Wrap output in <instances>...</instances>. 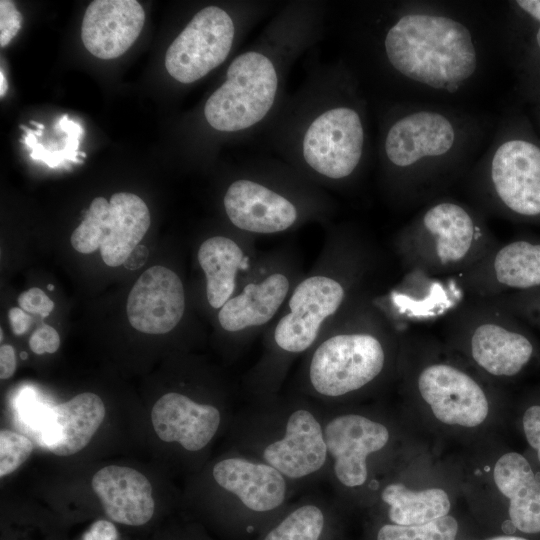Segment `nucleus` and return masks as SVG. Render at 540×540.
I'll use <instances>...</instances> for the list:
<instances>
[{
	"label": "nucleus",
	"instance_id": "obj_9",
	"mask_svg": "<svg viewBox=\"0 0 540 540\" xmlns=\"http://www.w3.org/2000/svg\"><path fill=\"white\" fill-rule=\"evenodd\" d=\"M484 200L504 214L540 219V148L513 139L495 151L482 184Z\"/></svg>",
	"mask_w": 540,
	"mask_h": 540
},
{
	"label": "nucleus",
	"instance_id": "obj_31",
	"mask_svg": "<svg viewBox=\"0 0 540 540\" xmlns=\"http://www.w3.org/2000/svg\"><path fill=\"white\" fill-rule=\"evenodd\" d=\"M22 15L9 0L0 1V46H7L21 29Z\"/></svg>",
	"mask_w": 540,
	"mask_h": 540
},
{
	"label": "nucleus",
	"instance_id": "obj_34",
	"mask_svg": "<svg viewBox=\"0 0 540 540\" xmlns=\"http://www.w3.org/2000/svg\"><path fill=\"white\" fill-rule=\"evenodd\" d=\"M118 532L113 523L97 520L84 533L83 540H117Z\"/></svg>",
	"mask_w": 540,
	"mask_h": 540
},
{
	"label": "nucleus",
	"instance_id": "obj_20",
	"mask_svg": "<svg viewBox=\"0 0 540 540\" xmlns=\"http://www.w3.org/2000/svg\"><path fill=\"white\" fill-rule=\"evenodd\" d=\"M91 485L112 521L140 526L152 518L155 510L152 485L141 472L108 465L93 475Z\"/></svg>",
	"mask_w": 540,
	"mask_h": 540
},
{
	"label": "nucleus",
	"instance_id": "obj_23",
	"mask_svg": "<svg viewBox=\"0 0 540 540\" xmlns=\"http://www.w3.org/2000/svg\"><path fill=\"white\" fill-rule=\"evenodd\" d=\"M198 262L206 277V296L211 307H221L231 298L239 269L244 268V253L231 238L214 236L200 246Z\"/></svg>",
	"mask_w": 540,
	"mask_h": 540
},
{
	"label": "nucleus",
	"instance_id": "obj_19",
	"mask_svg": "<svg viewBox=\"0 0 540 540\" xmlns=\"http://www.w3.org/2000/svg\"><path fill=\"white\" fill-rule=\"evenodd\" d=\"M105 414L102 399L91 392L49 407L39 416L41 444L58 456L76 454L91 441Z\"/></svg>",
	"mask_w": 540,
	"mask_h": 540
},
{
	"label": "nucleus",
	"instance_id": "obj_33",
	"mask_svg": "<svg viewBox=\"0 0 540 540\" xmlns=\"http://www.w3.org/2000/svg\"><path fill=\"white\" fill-rule=\"evenodd\" d=\"M29 346L38 355L55 353L60 346V336L55 328L44 324L33 332L29 339Z\"/></svg>",
	"mask_w": 540,
	"mask_h": 540
},
{
	"label": "nucleus",
	"instance_id": "obj_17",
	"mask_svg": "<svg viewBox=\"0 0 540 540\" xmlns=\"http://www.w3.org/2000/svg\"><path fill=\"white\" fill-rule=\"evenodd\" d=\"M144 22V9L136 0H95L85 11L81 39L93 56L115 59L136 41Z\"/></svg>",
	"mask_w": 540,
	"mask_h": 540
},
{
	"label": "nucleus",
	"instance_id": "obj_15",
	"mask_svg": "<svg viewBox=\"0 0 540 540\" xmlns=\"http://www.w3.org/2000/svg\"><path fill=\"white\" fill-rule=\"evenodd\" d=\"M223 205L237 228L259 234L287 230L299 218L296 204L274 188L251 178H240L227 188Z\"/></svg>",
	"mask_w": 540,
	"mask_h": 540
},
{
	"label": "nucleus",
	"instance_id": "obj_30",
	"mask_svg": "<svg viewBox=\"0 0 540 540\" xmlns=\"http://www.w3.org/2000/svg\"><path fill=\"white\" fill-rule=\"evenodd\" d=\"M520 424L525 440L540 465V392L524 405Z\"/></svg>",
	"mask_w": 540,
	"mask_h": 540
},
{
	"label": "nucleus",
	"instance_id": "obj_14",
	"mask_svg": "<svg viewBox=\"0 0 540 540\" xmlns=\"http://www.w3.org/2000/svg\"><path fill=\"white\" fill-rule=\"evenodd\" d=\"M185 293L180 277L164 266L145 270L130 290L126 312L130 325L143 333L164 334L182 319Z\"/></svg>",
	"mask_w": 540,
	"mask_h": 540
},
{
	"label": "nucleus",
	"instance_id": "obj_32",
	"mask_svg": "<svg viewBox=\"0 0 540 540\" xmlns=\"http://www.w3.org/2000/svg\"><path fill=\"white\" fill-rule=\"evenodd\" d=\"M18 304L27 313L47 317L54 309V302L40 288L32 287L21 293Z\"/></svg>",
	"mask_w": 540,
	"mask_h": 540
},
{
	"label": "nucleus",
	"instance_id": "obj_28",
	"mask_svg": "<svg viewBox=\"0 0 540 540\" xmlns=\"http://www.w3.org/2000/svg\"><path fill=\"white\" fill-rule=\"evenodd\" d=\"M34 445L26 436L8 430L0 431V476L18 469L31 455Z\"/></svg>",
	"mask_w": 540,
	"mask_h": 540
},
{
	"label": "nucleus",
	"instance_id": "obj_29",
	"mask_svg": "<svg viewBox=\"0 0 540 540\" xmlns=\"http://www.w3.org/2000/svg\"><path fill=\"white\" fill-rule=\"evenodd\" d=\"M489 300L504 307L527 325L540 328V287Z\"/></svg>",
	"mask_w": 540,
	"mask_h": 540
},
{
	"label": "nucleus",
	"instance_id": "obj_27",
	"mask_svg": "<svg viewBox=\"0 0 540 540\" xmlns=\"http://www.w3.org/2000/svg\"><path fill=\"white\" fill-rule=\"evenodd\" d=\"M24 130L22 142H24L32 151L30 157L35 160H41L45 162L49 167H57L65 164L66 162L81 163L78 159L79 156V142L83 135L74 136L66 145L60 146L56 143H52L49 146H44L37 141L33 130L27 128L24 125L19 126Z\"/></svg>",
	"mask_w": 540,
	"mask_h": 540
},
{
	"label": "nucleus",
	"instance_id": "obj_36",
	"mask_svg": "<svg viewBox=\"0 0 540 540\" xmlns=\"http://www.w3.org/2000/svg\"><path fill=\"white\" fill-rule=\"evenodd\" d=\"M15 350L11 345H1L0 348V378H10L16 370Z\"/></svg>",
	"mask_w": 540,
	"mask_h": 540
},
{
	"label": "nucleus",
	"instance_id": "obj_18",
	"mask_svg": "<svg viewBox=\"0 0 540 540\" xmlns=\"http://www.w3.org/2000/svg\"><path fill=\"white\" fill-rule=\"evenodd\" d=\"M455 142V130L444 115L418 111L397 119L387 130L383 150L389 164L412 167L427 157L446 154Z\"/></svg>",
	"mask_w": 540,
	"mask_h": 540
},
{
	"label": "nucleus",
	"instance_id": "obj_42",
	"mask_svg": "<svg viewBox=\"0 0 540 540\" xmlns=\"http://www.w3.org/2000/svg\"><path fill=\"white\" fill-rule=\"evenodd\" d=\"M47 288H48V290H53V289H54V286H53L52 284H49V285L47 286Z\"/></svg>",
	"mask_w": 540,
	"mask_h": 540
},
{
	"label": "nucleus",
	"instance_id": "obj_25",
	"mask_svg": "<svg viewBox=\"0 0 540 540\" xmlns=\"http://www.w3.org/2000/svg\"><path fill=\"white\" fill-rule=\"evenodd\" d=\"M285 511L261 540H322L327 528V501L308 493Z\"/></svg>",
	"mask_w": 540,
	"mask_h": 540
},
{
	"label": "nucleus",
	"instance_id": "obj_44",
	"mask_svg": "<svg viewBox=\"0 0 540 540\" xmlns=\"http://www.w3.org/2000/svg\"><path fill=\"white\" fill-rule=\"evenodd\" d=\"M1 341H3V330H0Z\"/></svg>",
	"mask_w": 540,
	"mask_h": 540
},
{
	"label": "nucleus",
	"instance_id": "obj_6",
	"mask_svg": "<svg viewBox=\"0 0 540 540\" xmlns=\"http://www.w3.org/2000/svg\"><path fill=\"white\" fill-rule=\"evenodd\" d=\"M387 360L386 339L377 330L332 335L310 357V393L324 403L342 400L373 384L384 373Z\"/></svg>",
	"mask_w": 540,
	"mask_h": 540
},
{
	"label": "nucleus",
	"instance_id": "obj_13",
	"mask_svg": "<svg viewBox=\"0 0 540 540\" xmlns=\"http://www.w3.org/2000/svg\"><path fill=\"white\" fill-rule=\"evenodd\" d=\"M346 296L342 282L316 275L301 281L289 299V312L277 323L274 342L288 354L308 350L316 341L323 322L335 314Z\"/></svg>",
	"mask_w": 540,
	"mask_h": 540
},
{
	"label": "nucleus",
	"instance_id": "obj_8",
	"mask_svg": "<svg viewBox=\"0 0 540 540\" xmlns=\"http://www.w3.org/2000/svg\"><path fill=\"white\" fill-rule=\"evenodd\" d=\"M150 212L137 195L119 192L109 202L96 197L73 231L70 242L79 253L100 249L104 263L111 267L124 264L150 227Z\"/></svg>",
	"mask_w": 540,
	"mask_h": 540
},
{
	"label": "nucleus",
	"instance_id": "obj_41",
	"mask_svg": "<svg viewBox=\"0 0 540 540\" xmlns=\"http://www.w3.org/2000/svg\"><path fill=\"white\" fill-rule=\"evenodd\" d=\"M536 40H537L538 46L540 47V28H539V30L537 31V34H536Z\"/></svg>",
	"mask_w": 540,
	"mask_h": 540
},
{
	"label": "nucleus",
	"instance_id": "obj_2",
	"mask_svg": "<svg viewBox=\"0 0 540 540\" xmlns=\"http://www.w3.org/2000/svg\"><path fill=\"white\" fill-rule=\"evenodd\" d=\"M323 416L303 399L259 398L239 416L236 451L273 467L294 488L327 479Z\"/></svg>",
	"mask_w": 540,
	"mask_h": 540
},
{
	"label": "nucleus",
	"instance_id": "obj_4",
	"mask_svg": "<svg viewBox=\"0 0 540 540\" xmlns=\"http://www.w3.org/2000/svg\"><path fill=\"white\" fill-rule=\"evenodd\" d=\"M498 242L473 210L442 200L427 207L396 242L413 280L457 276L481 260Z\"/></svg>",
	"mask_w": 540,
	"mask_h": 540
},
{
	"label": "nucleus",
	"instance_id": "obj_5",
	"mask_svg": "<svg viewBox=\"0 0 540 540\" xmlns=\"http://www.w3.org/2000/svg\"><path fill=\"white\" fill-rule=\"evenodd\" d=\"M527 324L492 300L470 298L448 315L451 342L472 362L497 378L520 375L536 359L538 349Z\"/></svg>",
	"mask_w": 540,
	"mask_h": 540
},
{
	"label": "nucleus",
	"instance_id": "obj_12",
	"mask_svg": "<svg viewBox=\"0 0 540 540\" xmlns=\"http://www.w3.org/2000/svg\"><path fill=\"white\" fill-rule=\"evenodd\" d=\"M416 391L444 424L472 428L489 413L486 391L470 373L448 362H431L415 378Z\"/></svg>",
	"mask_w": 540,
	"mask_h": 540
},
{
	"label": "nucleus",
	"instance_id": "obj_24",
	"mask_svg": "<svg viewBox=\"0 0 540 540\" xmlns=\"http://www.w3.org/2000/svg\"><path fill=\"white\" fill-rule=\"evenodd\" d=\"M380 498L388 506L390 521L397 525L424 524L448 515L451 507L443 489L414 491L400 482L386 485Z\"/></svg>",
	"mask_w": 540,
	"mask_h": 540
},
{
	"label": "nucleus",
	"instance_id": "obj_43",
	"mask_svg": "<svg viewBox=\"0 0 540 540\" xmlns=\"http://www.w3.org/2000/svg\"><path fill=\"white\" fill-rule=\"evenodd\" d=\"M21 357H22V359H26L27 354L23 352V353L21 354Z\"/></svg>",
	"mask_w": 540,
	"mask_h": 540
},
{
	"label": "nucleus",
	"instance_id": "obj_1",
	"mask_svg": "<svg viewBox=\"0 0 540 540\" xmlns=\"http://www.w3.org/2000/svg\"><path fill=\"white\" fill-rule=\"evenodd\" d=\"M327 68L313 74L273 119V143L283 157L329 181L349 178L365 149V125L341 97Z\"/></svg>",
	"mask_w": 540,
	"mask_h": 540
},
{
	"label": "nucleus",
	"instance_id": "obj_39",
	"mask_svg": "<svg viewBox=\"0 0 540 540\" xmlns=\"http://www.w3.org/2000/svg\"><path fill=\"white\" fill-rule=\"evenodd\" d=\"M488 540H531V539L524 536L504 535V536H497Z\"/></svg>",
	"mask_w": 540,
	"mask_h": 540
},
{
	"label": "nucleus",
	"instance_id": "obj_38",
	"mask_svg": "<svg viewBox=\"0 0 540 540\" xmlns=\"http://www.w3.org/2000/svg\"><path fill=\"white\" fill-rule=\"evenodd\" d=\"M8 83L3 70H0V97L3 98L7 92Z\"/></svg>",
	"mask_w": 540,
	"mask_h": 540
},
{
	"label": "nucleus",
	"instance_id": "obj_21",
	"mask_svg": "<svg viewBox=\"0 0 540 540\" xmlns=\"http://www.w3.org/2000/svg\"><path fill=\"white\" fill-rule=\"evenodd\" d=\"M499 492L508 500L509 523L524 535H540V477L521 453L507 452L493 469Z\"/></svg>",
	"mask_w": 540,
	"mask_h": 540
},
{
	"label": "nucleus",
	"instance_id": "obj_35",
	"mask_svg": "<svg viewBox=\"0 0 540 540\" xmlns=\"http://www.w3.org/2000/svg\"><path fill=\"white\" fill-rule=\"evenodd\" d=\"M11 330L15 335H22L32 324V317L20 307H12L8 312Z\"/></svg>",
	"mask_w": 540,
	"mask_h": 540
},
{
	"label": "nucleus",
	"instance_id": "obj_37",
	"mask_svg": "<svg viewBox=\"0 0 540 540\" xmlns=\"http://www.w3.org/2000/svg\"><path fill=\"white\" fill-rule=\"evenodd\" d=\"M516 3L526 13L540 21V0H519Z\"/></svg>",
	"mask_w": 540,
	"mask_h": 540
},
{
	"label": "nucleus",
	"instance_id": "obj_40",
	"mask_svg": "<svg viewBox=\"0 0 540 540\" xmlns=\"http://www.w3.org/2000/svg\"><path fill=\"white\" fill-rule=\"evenodd\" d=\"M30 124L36 126V128H38V130H43L45 128V126L39 122H36V121H33V120H30Z\"/></svg>",
	"mask_w": 540,
	"mask_h": 540
},
{
	"label": "nucleus",
	"instance_id": "obj_11",
	"mask_svg": "<svg viewBox=\"0 0 540 540\" xmlns=\"http://www.w3.org/2000/svg\"><path fill=\"white\" fill-rule=\"evenodd\" d=\"M470 298L492 299L540 287V241L497 243L481 260L454 276Z\"/></svg>",
	"mask_w": 540,
	"mask_h": 540
},
{
	"label": "nucleus",
	"instance_id": "obj_26",
	"mask_svg": "<svg viewBox=\"0 0 540 540\" xmlns=\"http://www.w3.org/2000/svg\"><path fill=\"white\" fill-rule=\"evenodd\" d=\"M458 523L450 515L419 525L384 524L376 540H456Z\"/></svg>",
	"mask_w": 540,
	"mask_h": 540
},
{
	"label": "nucleus",
	"instance_id": "obj_22",
	"mask_svg": "<svg viewBox=\"0 0 540 540\" xmlns=\"http://www.w3.org/2000/svg\"><path fill=\"white\" fill-rule=\"evenodd\" d=\"M289 288V280L282 273L248 284L221 307L218 313L221 327L228 332H239L267 323L284 302Z\"/></svg>",
	"mask_w": 540,
	"mask_h": 540
},
{
	"label": "nucleus",
	"instance_id": "obj_7",
	"mask_svg": "<svg viewBox=\"0 0 540 540\" xmlns=\"http://www.w3.org/2000/svg\"><path fill=\"white\" fill-rule=\"evenodd\" d=\"M259 14L240 20L217 5L202 8L169 45L164 61L167 72L181 84L208 75L228 58L239 33H245Z\"/></svg>",
	"mask_w": 540,
	"mask_h": 540
},
{
	"label": "nucleus",
	"instance_id": "obj_3",
	"mask_svg": "<svg viewBox=\"0 0 540 540\" xmlns=\"http://www.w3.org/2000/svg\"><path fill=\"white\" fill-rule=\"evenodd\" d=\"M384 56L402 76L447 92H456L477 69L470 30L446 16L409 13L388 27Z\"/></svg>",
	"mask_w": 540,
	"mask_h": 540
},
{
	"label": "nucleus",
	"instance_id": "obj_16",
	"mask_svg": "<svg viewBox=\"0 0 540 540\" xmlns=\"http://www.w3.org/2000/svg\"><path fill=\"white\" fill-rule=\"evenodd\" d=\"M221 409L199 402L179 392L161 396L151 411L157 436L166 443H177L189 453L204 450L220 431Z\"/></svg>",
	"mask_w": 540,
	"mask_h": 540
},
{
	"label": "nucleus",
	"instance_id": "obj_10",
	"mask_svg": "<svg viewBox=\"0 0 540 540\" xmlns=\"http://www.w3.org/2000/svg\"><path fill=\"white\" fill-rule=\"evenodd\" d=\"M323 411L328 477L340 490L364 487L369 478L368 460L389 444V428L365 414Z\"/></svg>",
	"mask_w": 540,
	"mask_h": 540
}]
</instances>
